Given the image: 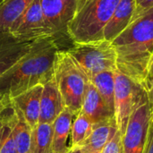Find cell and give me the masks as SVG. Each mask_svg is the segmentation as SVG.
<instances>
[{
	"mask_svg": "<svg viewBox=\"0 0 153 153\" xmlns=\"http://www.w3.org/2000/svg\"><path fill=\"white\" fill-rule=\"evenodd\" d=\"M59 50L56 37L32 41L30 49L0 76V97L9 101L30 88L46 83L54 75Z\"/></svg>",
	"mask_w": 153,
	"mask_h": 153,
	"instance_id": "obj_1",
	"label": "cell"
},
{
	"mask_svg": "<svg viewBox=\"0 0 153 153\" xmlns=\"http://www.w3.org/2000/svg\"><path fill=\"white\" fill-rule=\"evenodd\" d=\"M112 44L117 56V71L143 88L153 54V8L131 22Z\"/></svg>",
	"mask_w": 153,
	"mask_h": 153,
	"instance_id": "obj_2",
	"label": "cell"
},
{
	"mask_svg": "<svg viewBox=\"0 0 153 153\" xmlns=\"http://www.w3.org/2000/svg\"><path fill=\"white\" fill-rule=\"evenodd\" d=\"M120 0H91L77 9L66 28L73 42L103 39V31Z\"/></svg>",
	"mask_w": 153,
	"mask_h": 153,
	"instance_id": "obj_3",
	"label": "cell"
},
{
	"mask_svg": "<svg viewBox=\"0 0 153 153\" xmlns=\"http://www.w3.org/2000/svg\"><path fill=\"white\" fill-rule=\"evenodd\" d=\"M54 78L65 108L76 117L81 112L90 79L67 50L60 49L56 54Z\"/></svg>",
	"mask_w": 153,
	"mask_h": 153,
	"instance_id": "obj_4",
	"label": "cell"
},
{
	"mask_svg": "<svg viewBox=\"0 0 153 153\" xmlns=\"http://www.w3.org/2000/svg\"><path fill=\"white\" fill-rule=\"evenodd\" d=\"M68 53L89 79L103 72L117 71V56L111 41L105 39L89 42H73Z\"/></svg>",
	"mask_w": 153,
	"mask_h": 153,
	"instance_id": "obj_5",
	"label": "cell"
},
{
	"mask_svg": "<svg viewBox=\"0 0 153 153\" xmlns=\"http://www.w3.org/2000/svg\"><path fill=\"white\" fill-rule=\"evenodd\" d=\"M147 100V91L142 85L122 73L115 72V118L121 139L134 111Z\"/></svg>",
	"mask_w": 153,
	"mask_h": 153,
	"instance_id": "obj_6",
	"label": "cell"
},
{
	"mask_svg": "<svg viewBox=\"0 0 153 153\" xmlns=\"http://www.w3.org/2000/svg\"><path fill=\"white\" fill-rule=\"evenodd\" d=\"M8 34L13 39L24 41L56 37L46 21L39 0H33L25 12L13 24Z\"/></svg>",
	"mask_w": 153,
	"mask_h": 153,
	"instance_id": "obj_7",
	"label": "cell"
},
{
	"mask_svg": "<svg viewBox=\"0 0 153 153\" xmlns=\"http://www.w3.org/2000/svg\"><path fill=\"white\" fill-rule=\"evenodd\" d=\"M152 104H141L130 117L125 135L121 139L120 153H143L146 140Z\"/></svg>",
	"mask_w": 153,
	"mask_h": 153,
	"instance_id": "obj_8",
	"label": "cell"
},
{
	"mask_svg": "<svg viewBox=\"0 0 153 153\" xmlns=\"http://www.w3.org/2000/svg\"><path fill=\"white\" fill-rule=\"evenodd\" d=\"M79 0H39L46 21L54 34L66 33V28L74 18Z\"/></svg>",
	"mask_w": 153,
	"mask_h": 153,
	"instance_id": "obj_9",
	"label": "cell"
},
{
	"mask_svg": "<svg viewBox=\"0 0 153 153\" xmlns=\"http://www.w3.org/2000/svg\"><path fill=\"white\" fill-rule=\"evenodd\" d=\"M64 108L65 105L53 75L50 80L43 84L39 124H53Z\"/></svg>",
	"mask_w": 153,
	"mask_h": 153,
	"instance_id": "obj_10",
	"label": "cell"
},
{
	"mask_svg": "<svg viewBox=\"0 0 153 153\" xmlns=\"http://www.w3.org/2000/svg\"><path fill=\"white\" fill-rule=\"evenodd\" d=\"M42 90L43 84H39L24 91L11 100V102L22 111L31 129L35 128L39 124Z\"/></svg>",
	"mask_w": 153,
	"mask_h": 153,
	"instance_id": "obj_11",
	"label": "cell"
},
{
	"mask_svg": "<svg viewBox=\"0 0 153 153\" xmlns=\"http://www.w3.org/2000/svg\"><path fill=\"white\" fill-rule=\"evenodd\" d=\"M81 112L94 126L115 117L114 113L106 106L98 91L91 82L84 94Z\"/></svg>",
	"mask_w": 153,
	"mask_h": 153,
	"instance_id": "obj_12",
	"label": "cell"
},
{
	"mask_svg": "<svg viewBox=\"0 0 153 153\" xmlns=\"http://www.w3.org/2000/svg\"><path fill=\"white\" fill-rule=\"evenodd\" d=\"M31 43L13 39L8 33H0V76L30 49Z\"/></svg>",
	"mask_w": 153,
	"mask_h": 153,
	"instance_id": "obj_13",
	"label": "cell"
},
{
	"mask_svg": "<svg viewBox=\"0 0 153 153\" xmlns=\"http://www.w3.org/2000/svg\"><path fill=\"white\" fill-rule=\"evenodd\" d=\"M135 9V0H120L113 15L106 25L104 39L113 41L131 23Z\"/></svg>",
	"mask_w": 153,
	"mask_h": 153,
	"instance_id": "obj_14",
	"label": "cell"
},
{
	"mask_svg": "<svg viewBox=\"0 0 153 153\" xmlns=\"http://www.w3.org/2000/svg\"><path fill=\"white\" fill-rule=\"evenodd\" d=\"M116 118L94 126L91 135L81 147L82 153H102L104 147L117 132Z\"/></svg>",
	"mask_w": 153,
	"mask_h": 153,
	"instance_id": "obj_15",
	"label": "cell"
},
{
	"mask_svg": "<svg viewBox=\"0 0 153 153\" xmlns=\"http://www.w3.org/2000/svg\"><path fill=\"white\" fill-rule=\"evenodd\" d=\"M75 116L74 114L65 108L60 115L53 123V143L52 152L67 153L69 148L67 147V140L71 135L72 125Z\"/></svg>",
	"mask_w": 153,
	"mask_h": 153,
	"instance_id": "obj_16",
	"label": "cell"
},
{
	"mask_svg": "<svg viewBox=\"0 0 153 153\" xmlns=\"http://www.w3.org/2000/svg\"><path fill=\"white\" fill-rule=\"evenodd\" d=\"M11 122L18 153H30L32 129L24 118L22 111L12 102Z\"/></svg>",
	"mask_w": 153,
	"mask_h": 153,
	"instance_id": "obj_17",
	"label": "cell"
},
{
	"mask_svg": "<svg viewBox=\"0 0 153 153\" xmlns=\"http://www.w3.org/2000/svg\"><path fill=\"white\" fill-rule=\"evenodd\" d=\"M32 2L33 0H0V33H8Z\"/></svg>",
	"mask_w": 153,
	"mask_h": 153,
	"instance_id": "obj_18",
	"label": "cell"
},
{
	"mask_svg": "<svg viewBox=\"0 0 153 153\" xmlns=\"http://www.w3.org/2000/svg\"><path fill=\"white\" fill-rule=\"evenodd\" d=\"M94 85L108 109L115 115V72H103L92 76Z\"/></svg>",
	"mask_w": 153,
	"mask_h": 153,
	"instance_id": "obj_19",
	"label": "cell"
},
{
	"mask_svg": "<svg viewBox=\"0 0 153 153\" xmlns=\"http://www.w3.org/2000/svg\"><path fill=\"white\" fill-rule=\"evenodd\" d=\"M53 124L41 123L32 129L30 153H51Z\"/></svg>",
	"mask_w": 153,
	"mask_h": 153,
	"instance_id": "obj_20",
	"label": "cell"
},
{
	"mask_svg": "<svg viewBox=\"0 0 153 153\" xmlns=\"http://www.w3.org/2000/svg\"><path fill=\"white\" fill-rule=\"evenodd\" d=\"M0 153H18L11 122V101L0 115Z\"/></svg>",
	"mask_w": 153,
	"mask_h": 153,
	"instance_id": "obj_21",
	"label": "cell"
},
{
	"mask_svg": "<svg viewBox=\"0 0 153 153\" xmlns=\"http://www.w3.org/2000/svg\"><path fill=\"white\" fill-rule=\"evenodd\" d=\"M94 125L80 112L74 119L71 129V146L69 148H81L91 135Z\"/></svg>",
	"mask_w": 153,
	"mask_h": 153,
	"instance_id": "obj_22",
	"label": "cell"
},
{
	"mask_svg": "<svg viewBox=\"0 0 153 153\" xmlns=\"http://www.w3.org/2000/svg\"><path fill=\"white\" fill-rule=\"evenodd\" d=\"M152 8H153V0H135V9L131 22L145 14Z\"/></svg>",
	"mask_w": 153,
	"mask_h": 153,
	"instance_id": "obj_23",
	"label": "cell"
},
{
	"mask_svg": "<svg viewBox=\"0 0 153 153\" xmlns=\"http://www.w3.org/2000/svg\"><path fill=\"white\" fill-rule=\"evenodd\" d=\"M121 152V135L117 130L114 136L108 141L103 149L102 153H120Z\"/></svg>",
	"mask_w": 153,
	"mask_h": 153,
	"instance_id": "obj_24",
	"label": "cell"
},
{
	"mask_svg": "<svg viewBox=\"0 0 153 153\" xmlns=\"http://www.w3.org/2000/svg\"><path fill=\"white\" fill-rule=\"evenodd\" d=\"M143 153H153V105H152L149 127L147 131L146 140H145Z\"/></svg>",
	"mask_w": 153,
	"mask_h": 153,
	"instance_id": "obj_25",
	"label": "cell"
},
{
	"mask_svg": "<svg viewBox=\"0 0 153 153\" xmlns=\"http://www.w3.org/2000/svg\"><path fill=\"white\" fill-rule=\"evenodd\" d=\"M153 85V54L149 62V65L147 68V74L143 83V89L148 91Z\"/></svg>",
	"mask_w": 153,
	"mask_h": 153,
	"instance_id": "obj_26",
	"label": "cell"
},
{
	"mask_svg": "<svg viewBox=\"0 0 153 153\" xmlns=\"http://www.w3.org/2000/svg\"><path fill=\"white\" fill-rule=\"evenodd\" d=\"M9 103H10V100L7 101V100H4L2 97H0V115H1V113L4 111V109L8 106Z\"/></svg>",
	"mask_w": 153,
	"mask_h": 153,
	"instance_id": "obj_27",
	"label": "cell"
},
{
	"mask_svg": "<svg viewBox=\"0 0 153 153\" xmlns=\"http://www.w3.org/2000/svg\"><path fill=\"white\" fill-rule=\"evenodd\" d=\"M147 96H148V100H149V102L153 105V85L152 87L147 91Z\"/></svg>",
	"mask_w": 153,
	"mask_h": 153,
	"instance_id": "obj_28",
	"label": "cell"
},
{
	"mask_svg": "<svg viewBox=\"0 0 153 153\" xmlns=\"http://www.w3.org/2000/svg\"><path fill=\"white\" fill-rule=\"evenodd\" d=\"M67 153H82L81 148H69Z\"/></svg>",
	"mask_w": 153,
	"mask_h": 153,
	"instance_id": "obj_29",
	"label": "cell"
},
{
	"mask_svg": "<svg viewBox=\"0 0 153 153\" xmlns=\"http://www.w3.org/2000/svg\"><path fill=\"white\" fill-rule=\"evenodd\" d=\"M90 1H91V0H79L78 1V6H77V9H79L80 7H82L84 4H86V3H88V2H90Z\"/></svg>",
	"mask_w": 153,
	"mask_h": 153,
	"instance_id": "obj_30",
	"label": "cell"
},
{
	"mask_svg": "<svg viewBox=\"0 0 153 153\" xmlns=\"http://www.w3.org/2000/svg\"><path fill=\"white\" fill-rule=\"evenodd\" d=\"M0 126H1V117H0Z\"/></svg>",
	"mask_w": 153,
	"mask_h": 153,
	"instance_id": "obj_31",
	"label": "cell"
},
{
	"mask_svg": "<svg viewBox=\"0 0 153 153\" xmlns=\"http://www.w3.org/2000/svg\"><path fill=\"white\" fill-rule=\"evenodd\" d=\"M51 153H55V152H51Z\"/></svg>",
	"mask_w": 153,
	"mask_h": 153,
	"instance_id": "obj_32",
	"label": "cell"
}]
</instances>
